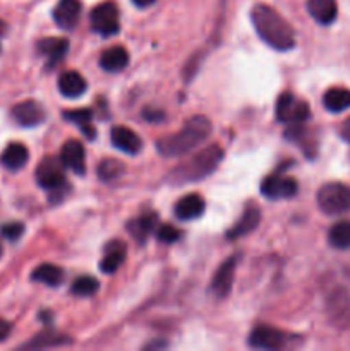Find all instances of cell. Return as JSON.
<instances>
[{
  "label": "cell",
  "mask_w": 350,
  "mask_h": 351,
  "mask_svg": "<svg viewBox=\"0 0 350 351\" xmlns=\"http://www.w3.org/2000/svg\"><path fill=\"white\" fill-rule=\"evenodd\" d=\"M250 21L257 36L278 51H287L295 47V33L280 12L266 3H257L250 10Z\"/></svg>",
  "instance_id": "obj_1"
},
{
  "label": "cell",
  "mask_w": 350,
  "mask_h": 351,
  "mask_svg": "<svg viewBox=\"0 0 350 351\" xmlns=\"http://www.w3.org/2000/svg\"><path fill=\"white\" fill-rule=\"evenodd\" d=\"M209 134H211V122L206 117L196 115L189 119L177 134L158 139L156 149L158 153L167 158L184 156L189 151L205 143Z\"/></svg>",
  "instance_id": "obj_2"
},
{
  "label": "cell",
  "mask_w": 350,
  "mask_h": 351,
  "mask_svg": "<svg viewBox=\"0 0 350 351\" xmlns=\"http://www.w3.org/2000/svg\"><path fill=\"white\" fill-rule=\"evenodd\" d=\"M222 160L223 149L216 146V144H213V146H208L202 151H199V153H196L194 156L178 165L177 168H174L170 175H168L167 182L175 185L199 182L202 178L209 177L220 167Z\"/></svg>",
  "instance_id": "obj_3"
},
{
  "label": "cell",
  "mask_w": 350,
  "mask_h": 351,
  "mask_svg": "<svg viewBox=\"0 0 350 351\" xmlns=\"http://www.w3.org/2000/svg\"><path fill=\"white\" fill-rule=\"evenodd\" d=\"M318 206L328 216L350 213V185L340 182L325 184L318 192Z\"/></svg>",
  "instance_id": "obj_4"
},
{
  "label": "cell",
  "mask_w": 350,
  "mask_h": 351,
  "mask_svg": "<svg viewBox=\"0 0 350 351\" xmlns=\"http://www.w3.org/2000/svg\"><path fill=\"white\" fill-rule=\"evenodd\" d=\"M277 119L281 123H304L311 119V108L304 99L292 93H283L277 101Z\"/></svg>",
  "instance_id": "obj_5"
},
{
  "label": "cell",
  "mask_w": 350,
  "mask_h": 351,
  "mask_svg": "<svg viewBox=\"0 0 350 351\" xmlns=\"http://www.w3.org/2000/svg\"><path fill=\"white\" fill-rule=\"evenodd\" d=\"M91 27L102 36H112L119 33L120 21H119V7L115 2H103L98 3L91 10Z\"/></svg>",
  "instance_id": "obj_6"
},
{
  "label": "cell",
  "mask_w": 350,
  "mask_h": 351,
  "mask_svg": "<svg viewBox=\"0 0 350 351\" xmlns=\"http://www.w3.org/2000/svg\"><path fill=\"white\" fill-rule=\"evenodd\" d=\"M64 163L60 158H43L36 167V182L45 191H60L65 185Z\"/></svg>",
  "instance_id": "obj_7"
},
{
  "label": "cell",
  "mask_w": 350,
  "mask_h": 351,
  "mask_svg": "<svg viewBox=\"0 0 350 351\" xmlns=\"http://www.w3.org/2000/svg\"><path fill=\"white\" fill-rule=\"evenodd\" d=\"M299 184L295 178L285 177V175H268L261 182V194L264 197L277 201V199H290L297 194Z\"/></svg>",
  "instance_id": "obj_8"
},
{
  "label": "cell",
  "mask_w": 350,
  "mask_h": 351,
  "mask_svg": "<svg viewBox=\"0 0 350 351\" xmlns=\"http://www.w3.org/2000/svg\"><path fill=\"white\" fill-rule=\"evenodd\" d=\"M287 335L270 326H257L249 336V346L257 350H280L287 345Z\"/></svg>",
  "instance_id": "obj_9"
},
{
  "label": "cell",
  "mask_w": 350,
  "mask_h": 351,
  "mask_svg": "<svg viewBox=\"0 0 350 351\" xmlns=\"http://www.w3.org/2000/svg\"><path fill=\"white\" fill-rule=\"evenodd\" d=\"M60 161L64 163L65 168L74 171L75 175H84L86 173V151L81 141L69 139L67 143L62 146Z\"/></svg>",
  "instance_id": "obj_10"
},
{
  "label": "cell",
  "mask_w": 350,
  "mask_h": 351,
  "mask_svg": "<svg viewBox=\"0 0 350 351\" xmlns=\"http://www.w3.org/2000/svg\"><path fill=\"white\" fill-rule=\"evenodd\" d=\"M82 12V3L79 0H58L54 9V21L60 29H74Z\"/></svg>",
  "instance_id": "obj_11"
},
{
  "label": "cell",
  "mask_w": 350,
  "mask_h": 351,
  "mask_svg": "<svg viewBox=\"0 0 350 351\" xmlns=\"http://www.w3.org/2000/svg\"><path fill=\"white\" fill-rule=\"evenodd\" d=\"M237 257H229L222 266L216 269L215 276L211 281V291L218 298H225L226 295L232 291L233 287V278H235L237 269Z\"/></svg>",
  "instance_id": "obj_12"
},
{
  "label": "cell",
  "mask_w": 350,
  "mask_h": 351,
  "mask_svg": "<svg viewBox=\"0 0 350 351\" xmlns=\"http://www.w3.org/2000/svg\"><path fill=\"white\" fill-rule=\"evenodd\" d=\"M12 119L23 127H36L45 120V110L40 103L27 99L14 106Z\"/></svg>",
  "instance_id": "obj_13"
},
{
  "label": "cell",
  "mask_w": 350,
  "mask_h": 351,
  "mask_svg": "<svg viewBox=\"0 0 350 351\" xmlns=\"http://www.w3.org/2000/svg\"><path fill=\"white\" fill-rule=\"evenodd\" d=\"M110 139H112V144L126 154H137L143 147V141L141 137L134 132L132 129L124 125L113 127L112 132H110Z\"/></svg>",
  "instance_id": "obj_14"
},
{
  "label": "cell",
  "mask_w": 350,
  "mask_h": 351,
  "mask_svg": "<svg viewBox=\"0 0 350 351\" xmlns=\"http://www.w3.org/2000/svg\"><path fill=\"white\" fill-rule=\"evenodd\" d=\"M259 221H261V209L257 208L256 204H247L239 221H237L235 225H233V228H230V232L226 233V239L235 240L244 235H249L250 232H254V230L257 228Z\"/></svg>",
  "instance_id": "obj_15"
},
{
  "label": "cell",
  "mask_w": 350,
  "mask_h": 351,
  "mask_svg": "<svg viewBox=\"0 0 350 351\" xmlns=\"http://www.w3.org/2000/svg\"><path fill=\"white\" fill-rule=\"evenodd\" d=\"M127 256V247L126 243L120 242V240H112L108 245L105 247V254H103V259L100 263V269L105 274H113L120 266L124 264Z\"/></svg>",
  "instance_id": "obj_16"
},
{
  "label": "cell",
  "mask_w": 350,
  "mask_h": 351,
  "mask_svg": "<svg viewBox=\"0 0 350 351\" xmlns=\"http://www.w3.org/2000/svg\"><path fill=\"white\" fill-rule=\"evenodd\" d=\"M205 199L199 194H187L175 204L174 213L180 221H189V219H196L205 213Z\"/></svg>",
  "instance_id": "obj_17"
},
{
  "label": "cell",
  "mask_w": 350,
  "mask_h": 351,
  "mask_svg": "<svg viewBox=\"0 0 350 351\" xmlns=\"http://www.w3.org/2000/svg\"><path fill=\"white\" fill-rule=\"evenodd\" d=\"M158 226V218L154 213H146V215L139 216L136 219H130L127 223V232L129 235L136 240L137 243H144V240L151 235L153 232H156Z\"/></svg>",
  "instance_id": "obj_18"
},
{
  "label": "cell",
  "mask_w": 350,
  "mask_h": 351,
  "mask_svg": "<svg viewBox=\"0 0 350 351\" xmlns=\"http://www.w3.org/2000/svg\"><path fill=\"white\" fill-rule=\"evenodd\" d=\"M88 89L84 77L75 71H65L62 72L58 77V91L65 96V98H79Z\"/></svg>",
  "instance_id": "obj_19"
},
{
  "label": "cell",
  "mask_w": 350,
  "mask_h": 351,
  "mask_svg": "<svg viewBox=\"0 0 350 351\" xmlns=\"http://www.w3.org/2000/svg\"><path fill=\"white\" fill-rule=\"evenodd\" d=\"M307 10L316 23L328 26L336 19L338 5L336 0H307Z\"/></svg>",
  "instance_id": "obj_20"
},
{
  "label": "cell",
  "mask_w": 350,
  "mask_h": 351,
  "mask_svg": "<svg viewBox=\"0 0 350 351\" xmlns=\"http://www.w3.org/2000/svg\"><path fill=\"white\" fill-rule=\"evenodd\" d=\"M69 41L65 38H45L38 41V51L48 58V65H55L67 55Z\"/></svg>",
  "instance_id": "obj_21"
},
{
  "label": "cell",
  "mask_w": 350,
  "mask_h": 351,
  "mask_svg": "<svg viewBox=\"0 0 350 351\" xmlns=\"http://www.w3.org/2000/svg\"><path fill=\"white\" fill-rule=\"evenodd\" d=\"M30 160V151L24 144L21 143H12L3 149L0 161H2L3 167L10 171H17L24 167Z\"/></svg>",
  "instance_id": "obj_22"
},
{
  "label": "cell",
  "mask_w": 350,
  "mask_h": 351,
  "mask_svg": "<svg viewBox=\"0 0 350 351\" xmlns=\"http://www.w3.org/2000/svg\"><path fill=\"white\" fill-rule=\"evenodd\" d=\"M129 64V53L124 47H112L100 57V65L106 72H120Z\"/></svg>",
  "instance_id": "obj_23"
},
{
  "label": "cell",
  "mask_w": 350,
  "mask_h": 351,
  "mask_svg": "<svg viewBox=\"0 0 350 351\" xmlns=\"http://www.w3.org/2000/svg\"><path fill=\"white\" fill-rule=\"evenodd\" d=\"M62 117H64L67 122L74 123V125H78L79 129L82 130V134H84L88 139H95L96 137V130L95 127L91 125L93 122V113L91 110L88 108H79V110H65V112H62Z\"/></svg>",
  "instance_id": "obj_24"
},
{
  "label": "cell",
  "mask_w": 350,
  "mask_h": 351,
  "mask_svg": "<svg viewBox=\"0 0 350 351\" xmlns=\"http://www.w3.org/2000/svg\"><path fill=\"white\" fill-rule=\"evenodd\" d=\"M323 105L331 113L345 112L347 108H350V89L329 88L323 96Z\"/></svg>",
  "instance_id": "obj_25"
},
{
  "label": "cell",
  "mask_w": 350,
  "mask_h": 351,
  "mask_svg": "<svg viewBox=\"0 0 350 351\" xmlns=\"http://www.w3.org/2000/svg\"><path fill=\"white\" fill-rule=\"evenodd\" d=\"M31 280L36 283L47 285V287L57 288L64 281V271L55 264H40L36 269L31 273Z\"/></svg>",
  "instance_id": "obj_26"
},
{
  "label": "cell",
  "mask_w": 350,
  "mask_h": 351,
  "mask_svg": "<svg viewBox=\"0 0 350 351\" xmlns=\"http://www.w3.org/2000/svg\"><path fill=\"white\" fill-rule=\"evenodd\" d=\"M72 339H69V336L58 335V332H41V335L34 336L30 343L24 345V348H57V346L71 345Z\"/></svg>",
  "instance_id": "obj_27"
},
{
  "label": "cell",
  "mask_w": 350,
  "mask_h": 351,
  "mask_svg": "<svg viewBox=\"0 0 350 351\" xmlns=\"http://www.w3.org/2000/svg\"><path fill=\"white\" fill-rule=\"evenodd\" d=\"M329 245L335 247V249L345 250L350 249V221L349 219H343L338 221L336 225H333L329 228L328 233Z\"/></svg>",
  "instance_id": "obj_28"
},
{
  "label": "cell",
  "mask_w": 350,
  "mask_h": 351,
  "mask_svg": "<svg viewBox=\"0 0 350 351\" xmlns=\"http://www.w3.org/2000/svg\"><path fill=\"white\" fill-rule=\"evenodd\" d=\"M96 171H98L100 180L110 182V180H115L117 177L122 175L124 165L120 163L119 160H115V158H105V160L98 165Z\"/></svg>",
  "instance_id": "obj_29"
},
{
  "label": "cell",
  "mask_w": 350,
  "mask_h": 351,
  "mask_svg": "<svg viewBox=\"0 0 350 351\" xmlns=\"http://www.w3.org/2000/svg\"><path fill=\"white\" fill-rule=\"evenodd\" d=\"M100 290V283L96 278L93 276H79L75 278L74 283H72L71 291L78 297H91L96 291Z\"/></svg>",
  "instance_id": "obj_30"
},
{
  "label": "cell",
  "mask_w": 350,
  "mask_h": 351,
  "mask_svg": "<svg viewBox=\"0 0 350 351\" xmlns=\"http://www.w3.org/2000/svg\"><path fill=\"white\" fill-rule=\"evenodd\" d=\"M156 237L158 240L163 243H175L178 242V239L182 237V232L180 230L174 228L172 225H168V223H165V225L156 226Z\"/></svg>",
  "instance_id": "obj_31"
},
{
  "label": "cell",
  "mask_w": 350,
  "mask_h": 351,
  "mask_svg": "<svg viewBox=\"0 0 350 351\" xmlns=\"http://www.w3.org/2000/svg\"><path fill=\"white\" fill-rule=\"evenodd\" d=\"M0 233H2L3 239L10 240V242H16V240H19L21 237H23L24 225H23V223H19V221L5 223V225L2 226V230H0Z\"/></svg>",
  "instance_id": "obj_32"
},
{
  "label": "cell",
  "mask_w": 350,
  "mask_h": 351,
  "mask_svg": "<svg viewBox=\"0 0 350 351\" xmlns=\"http://www.w3.org/2000/svg\"><path fill=\"white\" fill-rule=\"evenodd\" d=\"M144 119L150 120V122H160V120H163V112H154V110H144L143 112Z\"/></svg>",
  "instance_id": "obj_33"
},
{
  "label": "cell",
  "mask_w": 350,
  "mask_h": 351,
  "mask_svg": "<svg viewBox=\"0 0 350 351\" xmlns=\"http://www.w3.org/2000/svg\"><path fill=\"white\" fill-rule=\"evenodd\" d=\"M10 331H12V326L7 321H3V319H0V343L5 341V339L9 338Z\"/></svg>",
  "instance_id": "obj_34"
},
{
  "label": "cell",
  "mask_w": 350,
  "mask_h": 351,
  "mask_svg": "<svg viewBox=\"0 0 350 351\" xmlns=\"http://www.w3.org/2000/svg\"><path fill=\"white\" fill-rule=\"evenodd\" d=\"M156 2V0H132V3L136 7H139V9H144V7H150L153 5V3Z\"/></svg>",
  "instance_id": "obj_35"
},
{
  "label": "cell",
  "mask_w": 350,
  "mask_h": 351,
  "mask_svg": "<svg viewBox=\"0 0 350 351\" xmlns=\"http://www.w3.org/2000/svg\"><path fill=\"white\" fill-rule=\"evenodd\" d=\"M342 134H343V137H345V139L350 141V117L345 120V122H343V125H342Z\"/></svg>",
  "instance_id": "obj_36"
},
{
  "label": "cell",
  "mask_w": 350,
  "mask_h": 351,
  "mask_svg": "<svg viewBox=\"0 0 350 351\" xmlns=\"http://www.w3.org/2000/svg\"><path fill=\"white\" fill-rule=\"evenodd\" d=\"M5 33H7V24L0 19V36H3Z\"/></svg>",
  "instance_id": "obj_37"
},
{
  "label": "cell",
  "mask_w": 350,
  "mask_h": 351,
  "mask_svg": "<svg viewBox=\"0 0 350 351\" xmlns=\"http://www.w3.org/2000/svg\"><path fill=\"white\" fill-rule=\"evenodd\" d=\"M2 252H3V249H2V245H0V257H2Z\"/></svg>",
  "instance_id": "obj_38"
}]
</instances>
